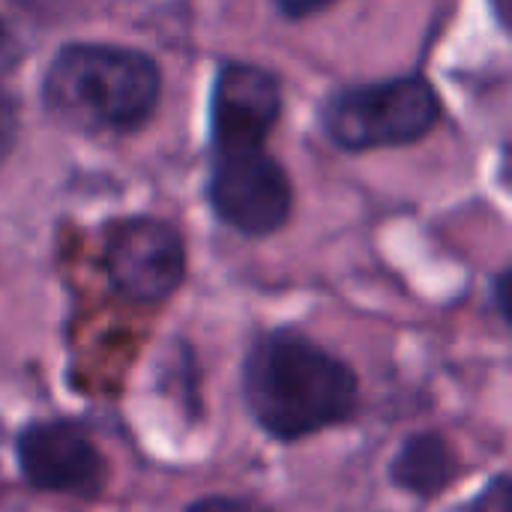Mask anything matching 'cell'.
I'll return each mask as SVG.
<instances>
[{"mask_svg": "<svg viewBox=\"0 0 512 512\" xmlns=\"http://www.w3.org/2000/svg\"><path fill=\"white\" fill-rule=\"evenodd\" d=\"M438 120V93L420 75L342 87L321 111L327 138L342 150L405 147L426 138Z\"/></svg>", "mask_w": 512, "mask_h": 512, "instance_id": "cell-3", "label": "cell"}, {"mask_svg": "<svg viewBox=\"0 0 512 512\" xmlns=\"http://www.w3.org/2000/svg\"><path fill=\"white\" fill-rule=\"evenodd\" d=\"M243 396L255 423L276 441H303L354 420V369L297 330L261 336L243 363Z\"/></svg>", "mask_w": 512, "mask_h": 512, "instance_id": "cell-1", "label": "cell"}, {"mask_svg": "<svg viewBox=\"0 0 512 512\" xmlns=\"http://www.w3.org/2000/svg\"><path fill=\"white\" fill-rule=\"evenodd\" d=\"M15 450L24 480L36 492L96 498L105 489V456L72 420L30 423Z\"/></svg>", "mask_w": 512, "mask_h": 512, "instance_id": "cell-6", "label": "cell"}, {"mask_svg": "<svg viewBox=\"0 0 512 512\" xmlns=\"http://www.w3.org/2000/svg\"><path fill=\"white\" fill-rule=\"evenodd\" d=\"M108 285L129 303H165L186 276V249L180 234L153 216L123 219L111 225L102 249Z\"/></svg>", "mask_w": 512, "mask_h": 512, "instance_id": "cell-5", "label": "cell"}, {"mask_svg": "<svg viewBox=\"0 0 512 512\" xmlns=\"http://www.w3.org/2000/svg\"><path fill=\"white\" fill-rule=\"evenodd\" d=\"M162 93V72L144 51L69 42L63 45L42 81L48 111L78 129L96 135H126L141 129Z\"/></svg>", "mask_w": 512, "mask_h": 512, "instance_id": "cell-2", "label": "cell"}, {"mask_svg": "<svg viewBox=\"0 0 512 512\" xmlns=\"http://www.w3.org/2000/svg\"><path fill=\"white\" fill-rule=\"evenodd\" d=\"M462 474V462L453 444L438 432H423L408 438L390 465V480L420 498H435L447 492Z\"/></svg>", "mask_w": 512, "mask_h": 512, "instance_id": "cell-8", "label": "cell"}, {"mask_svg": "<svg viewBox=\"0 0 512 512\" xmlns=\"http://www.w3.org/2000/svg\"><path fill=\"white\" fill-rule=\"evenodd\" d=\"M282 111L279 78L261 66L225 63L210 96V132L216 144H267Z\"/></svg>", "mask_w": 512, "mask_h": 512, "instance_id": "cell-7", "label": "cell"}, {"mask_svg": "<svg viewBox=\"0 0 512 512\" xmlns=\"http://www.w3.org/2000/svg\"><path fill=\"white\" fill-rule=\"evenodd\" d=\"M207 198L216 216L246 237H267L279 231L294 210L291 180L267 153V144L213 147Z\"/></svg>", "mask_w": 512, "mask_h": 512, "instance_id": "cell-4", "label": "cell"}, {"mask_svg": "<svg viewBox=\"0 0 512 512\" xmlns=\"http://www.w3.org/2000/svg\"><path fill=\"white\" fill-rule=\"evenodd\" d=\"M15 138H18V102L9 93V87L0 81V162L9 156Z\"/></svg>", "mask_w": 512, "mask_h": 512, "instance_id": "cell-9", "label": "cell"}, {"mask_svg": "<svg viewBox=\"0 0 512 512\" xmlns=\"http://www.w3.org/2000/svg\"><path fill=\"white\" fill-rule=\"evenodd\" d=\"M330 3H336V0H276V6H279L288 18H306V15H315V12L327 9Z\"/></svg>", "mask_w": 512, "mask_h": 512, "instance_id": "cell-12", "label": "cell"}, {"mask_svg": "<svg viewBox=\"0 0 512 512\" xmlns=\"http://www.w3.org/2000/svg\"><path fill=\"white\" fill-rule=\"evenodd\" d=\"M189 512H267V510H258L255 504L234 501V498H204V501L192 504Z\"/></svg>", "mask_w": 512, "mask_h": 512, "instance_id": "cell-11", "label": "cell"}, {"mask_svg": "<svg viewBox=\"0 0 512 512\" xmlns=\"http://www.w3.org/2000/svg\"><path fill=\"white\" fill-rule=\"evenodd\" d=\"M6 48H9V39H6V30H3V24H0V63L6 60Z\"/></svg>", "mask_w": 512, "mask_h": 512, "instance_id": "cell-13", "label": "cell"}, {"mask_svg": "<svg viewBox=\"0 0 512 512\" xmlns=\"http://www.w3.org/2000/svg\"><path fill=\"white\" fill-rule=\"evenodd\" d=\"M471 512H510V477L498 474L495 483L474 501Z\"/></svg>", "mask_w": 512, "mask_h": 512, "instance_id": "cell-10", "label": "cell"}]
</instances>
